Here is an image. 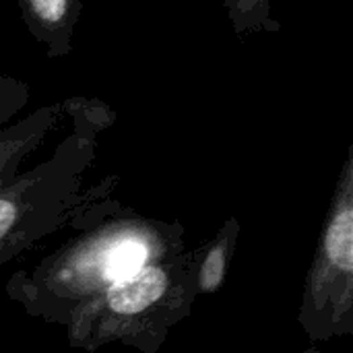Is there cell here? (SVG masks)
Segmentation results:
<instances>
[{
  "mask_svg": "<svg viewBox=\"0 0 353 353\" xmlns=\"http://www.w3.org/2000/svg\"><path fill=\"white\" fill-rule=\"evenodd\" d=\"M77 234L6 281V296L25 314L62 325L118 279L186 250L182 221L145 217L101 194L83 213Z\"/></svg>",
  "mask_w": 353,
  "mask_h": 353,
  "instance_id": "cell-1",
  "label": "cell"
},
{
  "mask_svg": "<svg viewBox=\"0 0 353 353\" xmlns=\"http://www.w3.org/2000/svg\"><path fill=\"white\" fill-rule=\"evenodd\" d=\"M70 128L56 149L27 172H19L0 186V265H6L46 240L77 228L87 207L112 192L116 176L85 188L99 134L116 122L112 105L97 97H68L60 101Z\"/></svg>",
  "mask_w": 353,
  "mask_h": 353,
  "instance_id": "cell-2",
  "label": "cell"
},
{
  "mask_svg": "<svg viewBox=\"0 0 353 353\" xmlns=\"http://www.w3.org/2000/svg\"><path fill=\"white\" fill-rule=\"evenodd\" d=\"M194 263L196 250L186 248L83 302L64 323L70 347L93 353L122 343L141 353L159 352L196 302Z\"/></svg>",
  "mask_w": 353,
  "mask_h": 353,
  "instance_id": "cell-3",
  "label": "cell"
},
{
  "mask_svg": "<svg viewBox=\"0 0 353 353\" xmlns=\"http://www.w3.org/2000/svg\"><path fill=\"white\" fill-rule=\"evenodd\" d=\"M298 323L312 341L353 335V145L319 234Z\"/></svg>",
  "mask_w": 353,
  "mask_h": 353,
  "instance_id": "cell-4",
  "label": "cell"
},
{
  "mask_svg": "<svg viewBox=\"0 0 353 353\" xmlns=\"http://www.w3.org/2000/svg\"><path fill=\"white\" fill-rule=\"evenodd\" d=\"M21 19L50 58L72 52L74 29L81 17V0H17Z\"/></svg>",
  "mask_w": 353,
  "mask_h": 353,
  "instance_id": "cell-5",
  "label": "cell"
},
{
  "mask_svg": "<svg viewBox=\"0 0 353 353\" xmlns=\"http://www.w3.org/2000/svg\"><path fill=\"white\" fill-rule=\"evenodd\" d=\"M62 118L60 103H48L0 128V186L19 174L23 161L37 151Z\"/></svg>",
  "mask_w": 353,
  "mask_h": 353,
  "instance_id": "cell-6",
  "label": "cell"
},
{
  "mask_svg": "<svg viewBox=\"0 0 353 353\" xmlns=\"http://www.w3.org/2000/svg\"><path fill=\"white\" fill-rule=\"evenodd\" d=\"M240 236V221L230 217L217 236L201 250H196L194 263V290L199 296H213L217 294L228 277L230 263L234 259L236 246Z\"/></svg>",
  "mask_w": 353,
  "mask_h": 353,
  "instance_id": "cell-7",
  "label": "cell"
},
{
  "mask_svg": "<svg viewBox=\"0 0 353 353\" xmlns=\"http://www.w3.org/2000/svg\"><path fill=\"white\" fill-rule=\"evenodd\" d=\"M234 33L248 39L254 33H275L281 23L273 19L271 0H221Z\"/></svg>",
  "mask_w": 353,
  "mask_h": 353,
  "instance_id": "cell-8",
  "label": "cell"
},
{
  "mask_svg": "<svg viewBox=\"0 0 353 353\" xmlns=\"http://www.w3.org/2000/svg\"><path fill=\"white\" fill-rule=\"evenodd\" d=\"M29 103V87L25 81L0 72V128L23 112Z\"/></svg>",
  "mask_w": 353,
  "mask_h": 353,
  "instance_id": "cell-9",
  "label": "cell"
},
{
  "mask_svg": "<svg viewBox=\"0 0 353 353\" xmlns=\"http://www.w3.org/2000/svg\"><path fill=\"white\" fill-rule=\"evenodd\" d=\"M302 353H323V352H316V350H308V352H302Z\"/></svg>",
  "mask_w": 353,
  "mask_h": 353,
  "instance_id": "cell-10",
  "label": "cell"
}]
</instances>
